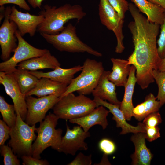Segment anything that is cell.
Instances as JSON below:
<instances>
[{"instance_id": "cell-13", "label": "cell", "mask_w": 165, "mask_h": 165, "mask_svg": "<svg viewBox=\"0 0 165 165\" xmlns=\"http://www.w3.org/2000/svg\"><path fill=\"white\" fill-rule=\"evenodd\" d=\"M0 83L7 94L12 98L16 115L19 114L25 121L27 113L25 95L22 94L12 73L0 72Z\"/></svg>"}, {"instance_id": "cell-23", "label": "cell", "mask_w": 165, "mask_h": 165, "mask_svg": "<svg viewBox=\"0 0 165 165\" xmlns=\"http://www.w3.org/2000/svg\"><path fill=\"white\" fill-rule=\"evenodd\" d=\"M112 64V72L108 79L117 86H125L127 81L131 68L128 60L113 58L111 59Z\"/></svg>"}, {"instance_id": "cell-5", "label": "cell", "mask_w": 165, "mask_h": 165, "mask_svg": "<svg viewBox=\"0 0 165 165\" xmlns=\"http://www.w3.org/2000/svg\"><path fill=\"white\" fill-rule=\"evenodd\" d=\"M40 35L48 43L61 52L72 53H87L97 57L102 56L101 53L82 42L78 37L76 28L69 23L59 34L54 35L41 33Z\"/></svg>"}, {"instance_id": "cell-11", "label": "cell", "mask_w": 165, "mask_h": 165, "mask_svg": "<svg viewBox=\"0 0 165 165\" xmlns=\"http://www.w3.org/2000/svg\"><path fill=\"white\" fill-rule=\"evenodd\" d=\"M11 12V7L7 6L4 20L0 27V57L3 61L11 57V53L13 52L18 45V39L15 35L17 27L14 22L9 20Z\"/></svg>"}, {"instance_id": "cell-32", "label": "cell", "mask_w": 165, "mask_h": 165, "mask_svg": "<svg viewBox=\"0 0 165 165\" xmlns=\"http://www.w3.org/2000/svg\"><path fill=\"white\" fill-rule=\"evenodd\" d=\"M162 122L160 114L158 112H152L147 115L142 123L145 127H151L157 126Z\"/></svg>"}, {"instance_id": "cell-9", "label": "cell", "mask_w": 165, "mask_h": 165, "mask_svg": "<svg viewBox=\"0 0 165 165\" xmlns=\"http://www.w3.org/2000/svg\"><path fill=\"white\" fill-rule=\"evenodd\" d=\"M98 10L101 24L112 31L116 36L117 45L115 52L122 53L125 49L123 30L124 19L120 18L108 0H100Z\"/></svg>"}, {"instance_id": "cell-8", "label": "cell", "mask_w": 165, "mask_h": 165, "mask_svg": "<svg viewBox=\"0 0 165 165\" xmlns=\"http://www.w3.org/2000/svg\"><path fill=\"white\" fill-rule=\"evenodd\" d=\"M15 35L18 39V45L14 54L8 60L0 63V71L12 73L20 63L28 59L41 56L49 50L34 47L27 42L17 29Z\"/></svg>"}, {"instance_id": "cell-1", "label": "cell", "mask_w": 165, "mask_h": 165, "mask_svg": "<svg viewBox=\"0 0 165 165\" xmlns=\"http://www.w3.org/2000/svg\"><path fill=\"white\" fill-rule=\"evenodd\" d=\"M129 10L134 19L128 27L134 50L128 58V64L135 67L137 82L144 89L154 82L153 72L158 70L162 59L156 45L160 25L149 21L134 4H129Z\"/></svg>"}, {"instance_id": "cell-3", "label": "cell", "mask_w": 165, "mask_h": 165, "mask_svg": "<svg viewBox=\"0 0 165 165\" xmlns=\"http://www.w3.org/2000/svg\"><path fill=\"white\" fill-rule=\"evenodd\" d=\"M59 118L51 113L40 123L36 131L38 135L32 144V156L40 159V155L47 148L58 151L62 139V130L56 129Z\"/></svg>"}, {"instance_id": "cell-16", "label": "cell", "mask_w": 165, "mask_h": 165, "mask_svg": "<svg viewBox=\"0 0 165 165\" xmlns=\"http://www.w3.org/2000/svg\"><path fill=\"white\" fill-rule=\"evenodd\" d=\"M109 112L105 107L100 106L86 116L69 120V121L80 126L86 132L88 131L92 127L97 125H100L105 130L108 125L107 118Z\"/></svg>"}, {"instance_id": "cell-7", "label": "cell", "mask_w": 165, "mask_h": 165, "mask_svg": "<svg viewBox=\"0 0 165 165\" xmlns=\"http://www.w3.org/2000/svg\"><path fill=\"white\" fill-rule=\"evenodd\" d=\"M35 125L30 126L24 122L20 115H17L15 125L11 127L10 139L8 145L14 153L19 157L32 156V142L37 136Z\"/></svg>"}, {"instance_id": "cell-6", "label": "cell", "mask_w": 165, "mask_h": 165, "mask_svg": "<svg viewBox=\"0 0 165 165\" xmlns=\"http://www.w3.org/2000/svg\"><path fill=\"white\" fill-rule=\"evenodd\" d=\"M104 70L101 62L87 58L83 63L80 74L73 79L59 98L75 91L85 95L92 93Z\"/></svg>"}, {"instance_id": "cell-20", "label": "cell", "mask_w": 165, "mask_h": 165, "mask_svg": "<svg viewBox=\"0 0 165 165\" xmlns=\"http://www.w3.org/2000/svg\"><path fill=\"white\" fill-rule=\"evenodd\" d=\"M57 59L49 50L42 55L34 57L19 63L17 68L28 71H35L46 68L54 70L61 67Z\"/></svg>"}, {"instance_id": "cell-21", "label": "cell", "mask_w": 165, "mask_h": 165, "mask_svg": "<svg viewBox=\"0 0 165 165\" xmlns=\"http://www.w3.org/2000/svg\"><path fill=\"white\" fill-rule=\"evenodd\" d=\"M82 69V66L78 65L72 68L64 69L58 67L48 72L29 71L30 73L40 79L42 77L49 78L53 81L69 85L74 78L75 74Z\"/></svg>"}, {"instance_id": "cell-29", "label": "cell", "mask_w": 165, "mask_h": 165, "mask_svg": "<svg viewBox=\"0 0 165 165\" xmlns=\"http://www.w3.org/2000/svg\"><path fill=\"white\" fill-rule=\"evenodd\" d=\"M1 155L3 157L5 165H19L20 161L17 156L13 152L9 146L5 145L0 146Z\"/></svg>"}, {"instance_id": "cell-4", "label": "cell", "mask_w": 165, "mask_h": 165, "mask_svg": "<svg viewBox=\"0 0 165 165\" xmlns=\"http://www.w3.org/2000/svg\"><path fill=\"white\" fill-rule=\"evenodd\" d=\"M97 107L95 101L85 95L71 93L59 98L53 108L59 119L67 120L80 118Z\"/></svg>"}, {"instance_id": "cell-12", "label": "cell", "mask_w": 165, "mask_h": 165, "mask_svg": "<svg viewBox=\"0 0 165 165\" xmlns=\"http://www.w3.org/2000/svg\"><path fill=\"white\" fill-rule=\"evenodd\" d=\"M90 136V133L84 130L79 125L71 129L66 123V131L62 137L58 152L72 156L79 150H87V144L85 140Z\"/></svg>"}, {"instance_id": "cell-37", "label": "cell", "mask_w": 165, "mask_h": 165, "mask_svg": "<svg viewBox=\"0 0 165 165\" xmlns=\"http://www.w3.org/2000/svg\"><path fill=\"white\" fill-rule=\"evenodd\" d=\"M146 139L149 142H152L160 137V129L158 126L154 127H145Z\"/></svg>"}, {"instance_id": "cell-2", "label": "cell", "mask_w": 165, "mask_h": 165, "mask_svg": "<svg viewBox=\"0 0 165 165\" xmlns=\"http://www.w3.org/2000/svg\"><path fill=\"white\" fill-rule=\"evenodd\" d=\"M38 14L43 16L44 20L38 26L37 31L54 35L60 33L69 20L76 19L79 21L85 16L86 13L79 5L66 4L58 8L46 4Z\"/></svg>"}, {"instance_id": "cell-31", "label": "cell", "mask_w": 165, "mask_h": 165, "mask_svg": "<svg viewBox=\"0 0 165 165\" xmlns=\"http://www.w3.org/2000/svg\"><path fill=\"white\" fill-rule=\"evenodd\" d=\"M98 146L104 154L108 155L113 154L116 150V146L114 142L107 138L101 139L99 143Z\"/></svg>"}, {"instance_id": "cell-15", "label": "cell", "mask_w": 165, "mask_h": 165, "mask_svg": "<svg viewBox=\"0 0 165 165\" xmlns=\"http://www.w3.org/2000/svg\"><path fill=\"white\" fill-rule=\"evenodd\" d=\"M94 100L96 104L97 107L102 106L106 107L113 115L112 119L116 121V127H120L122 129L120 134H126L130 133L134 134L140 132L145 133V126L142 123L139 122L137 126H134L127 122L123 113L120 109V105L108 102L96 97H94Z\"/></svg>"}, {"instance_id": "cell-17", "label": "cell", "mask_w": 165, "mask_h": 165, "mask_svg": "<svg viewBox=\"0 0 165 165\" xmlns=\"http://www.w3.org/2000/svg\"><path fill=\"white\" fill-rule=\"evenodd\" d=\"M145 134L144 132L134 133L130 140L135 146V151L131 156L132 165H149L153 155L145 143Z\"/></svg>"}, {"instance_id": "cell-42", "label": "cell", "mask_w": 165, "mask_h": 165, "mask_svg": "<svg viewBox=\"0 0 165 165\" xmlns=\"http://www.w3.org/2000/svg\"><path fill=\"white\" fill-rule=\"evenodd\" d=\"M158 70L160 71H165V56L161 59L158 66Z\"/></svg>"}, {"instance_id": "cell-18", "label": "cell", "mask_w": 165, "mask_h": 165, "mask_svg": "<svg viewBox=\"0 0 165 165\" xmlns=\"http://www.w3.org/2000/svg\"><path fill=\"white\" fill-rule=\"evenodd\" d=\"M110 71L104 70L98 84L92 93L94 97L108 101L112 104L120 105L121 102L118 99L116 85L108 79Z\"/></svg>"}, {"instance_id": "cell-35", "label": "cell", "mask_w": 165, "mask_h": 165, "mask_svg": "<svg viewBox=\"0 0 165 165\" xmlns=\"http://www.w3.org/2000/svg\"><path fill=\"white\" fill-rule=\"evenodd\" d=\"M11 127L3 120H0V145H5L10 137Z\"/></svg>"}, {"instance_id": "cell-38", "label": "cell", "mask_w": 165, "mask_h": 165, "mask_svg": "<svg viewBox=\"0 0 165 165\" xmlns=\"http://www.w3.org/2000/svg\"><path fill=\"white\" fill-rule=\"evenodd\" d=\"M8 4L16 5L20 8L26 11L30 10V7L25 0H0V6Z\"/></svg>"}, {"instance_id": "cell-36", "label": "cell", "mask_w": 165, "mask_h": 165, "mask_svg": "<svg viewBox=\"0 0 165 165\" xmlns=\"http://www.w3.org/2000/svg\"><path fill=\"white\" fill-rule=\"evenodd\" d=\"M21 158L23 162L22 164L24 165H50L48 162L46 160H41L31 156H23Z\"/></svg>"}, {"instance_id": "cell-25", "label": "cell", "mask_w": 165, "mask_h": 165, "mask_svg": "<svg viewBox=\"0 0 165 165\" xmlns=\"http://www.w3.org/2000/svg\"><path fill=\"white\" fill-rule=\"evenodd\" d=\"M160 108V101L150 93L146 96L143 102L134 108L132 116L138 120L141 121L149 114L158 112Z\"/></svg>"}, {"instance_id": "cell-43", "label": "cell", "mask_w": 165, "mask_h": 165, "mask_svg": "<svg viewBox=\"0 0 165 165\" xmlns=\"http://www.w3.org/2000/svg\"><path fill=\"white\" fill-rule=\"evenodd\" d=\"M0 22L2 21L3 18H4L6 15V8L4 6H0Z\"/></svg>"}, {"instance_id": "cell-19", "label": "cell", "mask_w": 165, "mask_h": 165, "mask_svg": "<svg viewBox=\"0 0 165 165\" xmlns=\"http://www.w3.org/2000/svg\"><path fill=\"white\" fill-rule=\"evenodd\" d=\"M68 85L42 77L39 79L35 87L26 96L34 95L40 97L54 95L60 97L65 92Z\"/></svg>"}, {"instance_id": "cell-27", "label": "cell", "mask_w": 165, "mask_h": 165, "mask_svg": "<svg viewBox=\"0 0 165 165\" xmlns=\"http://www.w3.org/2000/svg\"><path fill=\"white\" fill-rule=\"evenodd\" d=\"M0 112L3 120L10 127L13 126L16 123L17 115L13 105L6 102L4 97L0 96Z\"/></svg>"}, {"instance_id": "cell-28", "label": "cell", "mask_w": 165, "mask_h": 165, "mask_svg": "<svg viewBox=\"0 0 165 165\" xmlns=\"http://www.w3.org/2000/svg\"><path fill=\"white\" fill-rule=\"evenodd\" d=\"M153 76L158 88L156 99L160 102L161 107L165 104V71L154 70Z\"/></svg>"}, {"instance_id": "cell-41", "label": "cell", "mask_w": 165, "mask_h": 165, "mask_svg": "<svg viewBox=\"0 0 165 165\" xmlns=\"http://www.w3.org/2000/svg\"><path fill=\"white\" fill-rule=\"evenodd\" d=\"M150 2L162 6L165 9V0H147Z\"/></svg>"}, {"instance_id": "cell-22", "label": "cell", "mask_w": 165, "mask_h": 165, "mask_svg": "<svg viewBox=\"0 0 165 165\" xmlns=\"http://www.w3.org/2000/svg\"><path fill=\"white\" fill-rule=\"evenodd\" d=\"M136 68L133 65L131 68L127 81L125 87V92L121 102L120 109L122 111L127 121H130L133 117V111L134 108L132 102V97L137 80L135 75Z\"/></svg>"}, {"instance_id": "cell-26", "label": "cell", "mask_w": 165, "mask_h": 165, "mask_svg": "<svg viewBox=\"0 0 165 165\" xmlns=\"http://www.w3.org/2000/svg\"><path fill=\"white\" fill-rule=\"evenodd\" d=\"M12 73L21 92L25 96L35 87L39 79L25 70L16 68Z\"/></svg>"}, {"instance_id": "cell-40", "label": "cell", "mask_w": 165, "mask_h": 165, "mask_svg": "<svg viewBox=\"0 0 165 165\" xmlns=\"http://www.w3.org/2000/svg\"><path fill=\"white\" fill-rule=\"evenodd\" d=\"M107 156L108 155L104 154L101 162L99 163L94 165H100L110 164V163L108 161Z\"/></svg>"}, {"instance_id": "cell-14", "label": "cell", "mask_w": 165, "mask_h": 165, "mask_svg": "<svg viewBox=\"0 0 165 165\" xmlns=\"http://www.w3.org/2000/svg\"><path fill=\"white\" fill-rule=\"evenodd\" d=\"M9 20L16 24L18 30L23 37L26 34H29L31 37H33L37 31L38 26L44 20V17L39 14L35 15L28 12L23 13L18 10L14 6L11 7Z\"/></svg>"}, {"instance_id": "cell-33", "label": "cell", "mask_w": 165, "mask_h": 165, "mask_svg": "<svg viewBox=\"0 0 165 165\" xmlns=\"http://www.w3.org/2000/svg\"><path fill=\"white\" fill-rule=\"evenodd\" d=\"M160 32L159 37L157 41L159 55L162 59L165 56V14L163 23L160 25Z\"/></svg>"}, {"instance_id": "cell-39", "label": "cell", "mask_w": 165, "mask_h": 165, "mask_svg": "<svg viewBox=\"0 0 165 165\" xmlns=\"http://www.w3.org/2000/svg\"><path fill=\"white\" fill-rule=\"evenodd\" d=\"M28 3L34 9L41 8L42 4L44 0H27Z\"/></svg>"}, {"instance_id": "cell-34", "label": "cell", "mask_w": 165, "mask_h": 165, "mask_svg": "<svg viewBox=\"0 0 165 165\" xmlns=\"http://www.w3.org/2000/svg\"><path fill=\"white\" fill-rule=\"evenodd\" d=\"M92 164V155H85L79 153L75 158L68 165H91Z\"/></svg>"}, {"instance_id": "cell-10", "label": "cell", "mask_w": 165, "mask_h": 165, "mask_svg": "<svg viewBox=\"0 0 165 165\" xmlns=\"http://www.w3.org/2000/svg\"><path fill=\"white\" fill-rule=\"evenodd\" d=\"M59 99L54 95H48L38 98L32 96H26L27 113L25 121L32 126L42 121L46 114L50 109H53Z\"/></svg>"}, {"instance_id": "cell-24", "label": "cell", "mask_w": 165, "mask_h": 165, "mask_svg": "<svg viewBox=\"0 0 165 165\" xmlns=\"http://www.w3.org/2000/svg\"><path fill=\"white\" fill-rule=\"evenodd\" d=\"M140 12L145 14L150 22L160 25L163 22L165 9L147 0H131Z\"/></svg>"}, {"instance_id": "cell-30", "label": "cell", "mask_w": 165, "mask_h": 165, "mask_svg": "<svg viewBox=\"0 0 165 165\" xmlns=\"http://www.w3.org/2000/svg\"><path fill=\"white\" fill-rule=\"evenodd\" d=\"M120 18L124 19L126 12L129 10V3L126 0H108Z\"/></svg>"}]
</instances>
